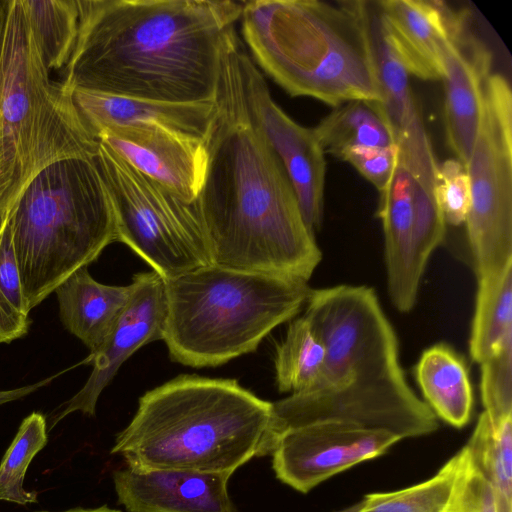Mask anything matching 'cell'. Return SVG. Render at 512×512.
I'll return each instance as SVG.
<instances>
[{"label":"cell","instance_id":"obj_20","mask_svg":"<svg viewBox=\"0 0 512 512\" xmlns=\"http://www.w3.org/2000/svg\"><path fill=\"white\" fill-rule=\"evenodd\" d=\"M131 291V283L125 286L103 284L90 275L87 267H82L54 292L64 327L94 353L110 335Z\"/></svg>","mask_w":512,"mask_h":512},{"label":"cell","instance_id":"obj_27","mask_svg":"<svg viewBox=\"0 0 512 512\" xmlns=\"http://www.w3.org/2000/svg\"><path fill=\"white\" fill-rule=\"evenodd\" d=\"M463 459V449L430 479L401 490L374 493L339 512H444Z\"/></svg>","mask_w":512,"mask_h":512},{"label":"cell","instance_id":"obj_25","mask_svg":"<svg viewBox=\"0 0 512 512\" xmlns=\"http://www.w3.org/2000/svg\"><path fill=\"white\" fill-rule=\"evenodd\" d=\"M465 447L490 483L498 512H512V418L492 424L482 412Z\"/></svg>","mask_w":512,"mask_h":512},{"label":"cell","instance_id":"obj_24","mask_svg":"<svg viewBox=\"0 0 512 512\" xmlns=\"http://www.w3.org/2000/svg\"><path fill=\"white\" fill-rule=\"evenodd\" d=\"M37 50L45 67L63 69L79 33L78 0H21Z\"/></svg>","mask_w":512,"mask_h":512},{"label":"cell","instance_id":"obj_2","mask_svg":"<svg viewBox=\"0 0 512 512\" xmlns=\"http://www.w3.org/2000/svg\"><path fill=\"white\" fill-rule=\"evenodd\" d=\"M240 42L236 35L224 54L218 114L196 199L212 264L308 282L322 253L281 161L250 116Z\"/></svg>","mask_w":512,"mask_h":512},{"label":"cell","instance_id":"obj_14","mask_svg":"<svg viewBox=\"0 0 512 512\" xmlns=\"http://www.w3.org/2000/svg\"><path fill=\"white\" fill-rule=\"evenodd\" d=\"M96 137L141 173L196 201L208 162L207 140L141 124L111 126Z\"/></svg>","mask_w":512,"mask_h":512},{"label":"cell","instance_id":"obj_1","mask_svg":"<svg viewBox=\"0 0 512 512\" xmlns=\"http://www.w3.org/2000/svg\"><path fill=\"white\" fill-rule=\"evenodd\" d=\"M243 2L78 0L79 33L59 82L68 92L215 103Z\"/></svg>","mask_w":512,"mask_h":512},{"label":"cell","instance_id":"obj_3","mask_svg":"<svg viewBox=\"0 0 512 512\" xmlns=\"http://www.w3.org/2000/svg\"><path fill=\"white\" fill-rule=\"evenodd\" d=\"M305 308L325 361L313 387L273 403L279 438L288 429L322 420L385 430L401 440L438 429L436 415L406 381L396 333L372 288L311 289Z\"/></svg>","mask_w":512,"mask_h":512},{"label":"cell","instance_id":"obj_30","mask_svg":"<svg viewBox=\"0 0 512 512\" xmlns=\"http://www.w3.org/2000/svg\"><path fill=\"white\" fill-rule=\"evenodd\" d=\"M479 365L483 412L493 424L512 418V334Z\"/></svg>","mask_w":512,"mask_h":512},{"label":"cell","instance_id":"obj_19","mask_svg":"<svg viewBox=\"0 0 512 512\" xmlns=\"http://www.w3.org/2000/svg\"><path fill=\"white\" fill-rule=\"evenodd\" d=\"M70 93L76 110L95 137L111 126L141 124L206 141L218 114L216 102L168 103L81 89Z\"/></svg>","mask_w":512,"mask_h":512},{"label":"cell","instance_id":"obj_6","mask_svg":"<svg viewBox=\"0 0 512 512\" xmlns=\"http://www.w3.org/2000/svg\"><path fill=\"white\" fill-rule=\"evenodd\" d=\"M95 154L68 155L43 165L4 219L30 310L117 242L114 206Z\"/></svg>","mask_w":512,"mask_h":512},{"label":"cell","instance_id":"obj_17","mask_svg":"<svg viewBox=\"0 0 512 512\" xmlns=\"http://www.w3.org/2000/svg\"><path fill=\"white\" fill-rule=\"evenodd\" d=\"M457 28L444 60V123L448 146L467 163L482 119L484 88L491 75L492 54L468 26Z\"/></svg>","mask_w":512,"mask_h":512},{"label":"cell","instance_id":"obj_12","mask_svg":"<svg viewBox=\"0 0 512 512\" xmlns=\"http://www.w3.org/2000/svg\"><path fill=\"white\" fill-rule=\"evenodd\" d=\"M401 439L395 434L342 420H322L288 429L272 452L282 483L307 493L363 461L384 454Z\"/></svg>","mask_w":512,"mask_h":512},{"label":"cell","instance_id":"obj_18","mask_svg":"<svg viewBox=\"0 0 512 512\" xmlns=\"http://www.w3.org/2000/svg\"><path fill=\"white\" fill-rule=\"evenodd\" d=\"M416 185L406 162L396 151L391 178L379 192L378 217L384 233L388 294L391 303L402 313L414 308L421 281L413 264Z\"/></svg>","mask_w":512,"mask_h":512},{"label":"cell","instance_id":"obj_15","mask_svg":"<svg viewBox=\"0 0 512 512\" xmlns=\"http://www.w3.org/2000/svg\"><path fill=\"white\" fill-rule=\"evenodd\" d=\"M384 36L410 75L441 80L453 36L468 16L442 1L373 2Z\"/></svg>","mask_w":512,"mask_h":512},{"label":"cell","instance_id":"obj_29","mask_svg":"<svg viewBox=\"0 0 512 512\" xmlns=\"http://www.w3.org/2000/svg\"><path fill=\"white\" fill-rule=\"evenodd\" d=\"M29 312L14 254L11 230L0 224V344L10 343L27 333Z\"/></svg>","mask_w":512,"mask_h":512},{"label":"cell","instance_id":"obj_26","mask_svg":"<svg viewBox=\"0 0 512 512\" xmlns=\"http://www.w3.org/2000/svg\"><path fill=\"white\" fill-rule=\"evenodd\" d=\"M325 361V348L303 315L292 321L277 346L275 371L278 390L291 394L306 391L318 381Z\"/></svg>","mask_w":512,"mask_h":512},{"label":"cell","instance_id":"obj_31","mask_svg":"<svg viewBox=\"0 0 512 512\" xmlns=\"http://www.w3.org/2000/svg\"><path fill=\"white\" fill-rule=\"evenodd\" d=\"M462 464L444 512H498L493 489L463 448Z\"/></svg>","mask_w":512,"mask_h":512},{"label":"cell","instance_id":"obj_11","mask_svg":"<svg viewBox=\"0 0 512 512\" xmlns=\"http://www.w3.org/2000/svg\"><path fill=\"white\" fill-rule=\"evenodd\" d=\"M238 60L250 116L281 161L304 221L315 234L321 227L324 210V151L314 129L294 121L274 101L243 42L238 47Z\"/></svg>","mask_w":512,"mask_h":512},{"label":"cell","instance_id":"obj_36","mask_svg":"<svg viewBox=\"0 0 512 512\" xmlns=\"http://www.w3.org/2000/svg\"><path fill=\"white\" fill-rule=\"evenodd\" d=\"M9 0H0V44L5 26L6 13L8 9Z\"/></svg>","mask_w":512,"mask_h":512},{"label":"cell","instance_id":"obj_4","mask_svg":"<svg viewBox=\"0 0 512 512\" xmlns=\"http://www.w3.org/2000/svg\"><path fill=\"white\" fill-rule=\"evenodd\" d=\"M278 440L273 403L236 379L180 375L144 393L112 454L135 470L233 474Z\"/></svg>","mask_w":512,"mask_h":512},{"label":"cell","instance_id":"obj_16","mask_svg":"<svg viewBox=\"0 0 512 512\" xmlns=\"http://www.w3.org/2000/svg\"><path fill=\"white\" fill-rule=\"evenodd\" d=\"M231 476L125 465L112 478L118 503L127 512H237L228 491Z\"/></svg>","mask_w":512,"mask_h":512},{"label":"cell","instance_id":"obj_13","mask_svg":"<svg viewBox=\"0 0 512 512\" xmlns=\"http://www.w3.org/2000/svg\"><path fill=\"white\" fill-rule=\"evenodd\" d=\"M130 298L102 347L83 361L93 365L84 386L53 418L51 427L74 412L94 416L100 394L138 349L162 340L166 319L164 279L154 271L136 273Z\"/></svg>","mask_w":512,"mask_h":512},{"label":"cell","instance_id":"obj_5","mask_svg":"<svg viewBox=\"0 0 512 512\" xmlns=\"http://www.w3.org/2000/svg\"><path fill=\"white\" fill-rule=\"evenodd\" d=\"M239 21L253 61L290 96L380 102L368 1H244Z\"/></svg>","mask_w":512,"mask_h":512},{"label":"cell","instance_id":"obj_8","mask_svg":"<svg viewBox=\"0 0 512 512\" xmlns=\"http://www.w3.org/2000/svg\"><path fill=\"white\" fill-rule=\"evenodd\" d=\"M71 93L41 60L21 0H9L0 44V224L46 163L96 152Z\"/></svg>","mask_w":512,"mask_h":512},{"label":"cell","instance_id":"obj_33","mask_svg":"<svg viewBox=\"0 0 512 512\" xmlns=\"http://www.w3.org/2000/svg\"><path fill=\"white\" fill-rule=\"evenodd\" d=\"M396 145L391 147H353L339 159L351 164L379 192L388 184L396 162Z\"/></svg>","mask_w":512,"mask_h":512},{"label":"cell","instance_id":"obj_21","mask_svg":"<svg viewBox=\"0 0 512 512\" xmlns=\"http://www.w3.org/2000/svg\"><path fill=\"white\" fill-rule=\"evenodd\" d=\"M416 380L433 413L455 428L468 424L473 410V389L464 359L447 344L438 343L422 353Z\"/></svg>","mask_w":512,"mask_h":512},{"label":"cell","instance_id":"obj_10","mask_svg":"<svg viewBox=\"0 0 512 512\" xmlns=\"http://www.w3.org/2000/svg\"><path fill=\"white\" fill-rule=\"evenodd\" d=\"M465 168V223L478 278L512 262V93L501 74L486 81L483 115Z\"/></svg>","mask_w":512,"mask_h":512},{"label":"cell","instance_id":"obj_7","mask_svg":"<svg viewBox=\"0 0 512 512\" xmlns=\"http://www.w3.org/2000/svg\"><path fill=\"white\" fill-rule=\"evenodd\" d=\"M162 341L170 358L203 368L254 352L305 306L307 282L210 264L164 279Z\"/></svg>","mask_w":512,"mask_h":512},{"label":"cell","instance_id":"obj_22","mask_svg":"<svg viewBox=\"0 0 512 512\" xmlns=\"http://www.w3.org/2000/svg\"><path fill=\"white\" fill-rule=\"evenodd\" d=\"M313 129L324 153L337 158L353 147L395 145L379 103L372 100H353L335 107Z\"/></svg>","mask_w":512,"mask_h":512},{"label":"cell","instance_id":"obj_28","mask_svg":"<svg viewBox=\"0 0 512 512\" xmlns=\"http://www.w3.org/2000/svg\"><path fill=\"white\" fill-rule=\"evenodd\" d=\"M48 442L45 417L33 412L21 423L0 463V500L27 505L37 502V493L24 488L27 469Z\"/></svg>","mask_w":512,"mask_h":512},{"label":"cell","instance_id":"obj_32","mask_svg":"<svg viewBox=\"0 0 512 512\" xmlns=\"http://www.w3.org/2000/svg\"><path fill=\"white\" fill-rule=\"evenodd\" d=\"M437 200L445 224L465 223L470 205V182L465 165L448 159L439 165Z\"/></svg>","mask_w":512,"mask_h":512},{"label":"cell","instance_id":"obj_23","mask_svg":"<svg viewBox=\"0 0 512 512\" xmlns=\"http://www.w3.org/2000/svg\"><path fill=\"white\" fill-rule=\"evenodd\" d=\"M478 279L469 352L480 364L512 334V262Z\"/></svg>","mask_w":512,"mask_h":512},{"label":"cell","instance_id":"obj_34","mask_svg":"<svg viewBox=\"0 0 512 512\" xmlns=\"http://www.w3.org/2000/svg\"><path fill=\"white\" fill-rule=\"evenodd\" d=\"M65 371H61L57 374H54L46 379L40 380L34 384H30L27 386L14 388L10 390H0V406L18 399H21L36 390L40 389L43 386L48 385L53 379L57 378L59 375L63 374Z\"/></svg>","mask_w":512,"mask_h":512},{"label":"cell","instance_id":"obj_35","mask_svg":"<svg viewBox=\"0 0 512 512\" xmlns=\"http://www.w3.org/2000/svg\"><path fill=\"white\" fill-rule=\"evenodd\" d=\"M38 512H51V511H38ZM57 512H122L121 510L110 508L107 505H103L96 508H82V507H76L64 511H57Z\"/></svg>","mask_w":512,"mask_h":512},{"label":"cell","instance_id":"obj_9","mask_svg":"<svg viewBox=\"0 0 512 512\" xmlns=\"http://www.w3.org/2000/svg\"><path fill=\"white\" fill-rule=\"evenodd\" d=\"M96 163L112 198L117 242L163 279L212 264L197 201H188L98 140Z\"/></svg>","mask_w":512,"mask_h":512}]
</instances>
